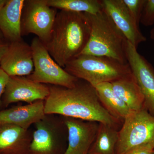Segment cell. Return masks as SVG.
Segmentation results:
<instances>
[{
  "label": "cell",
  "instance_id": "cell-6",
  "mask_svg": "<svg viewBox=\"0 0 154 154\" xmlns=\"http://www.w3.org/2000/svg\"><path fill=\"white\" fill-rule=\"evenodd\" d=\"M154 143V116L145 108L132 111L124 119L115 154H125L136 147Z\"/></svg>",
  "mask_w": 154,
  "mask_h": 154
},
{
  "label": "cell",
  "instance_id": "cell-3",
  "mask_svg": "<svg viewBox=\"0 0 154 154\" xmlns=\"http://www.w3.org/2000/svg\"><path fill=\"white\" fill-rule=\"evenodd\" d=\"M87 14L91 22V33L81 54L104 57L128 63L127 40L110 17L103 10L95 15Z\"/></svg>",
  "mask_w": 154,
  "mask_h": 154
},
{
  "label": "cell",
  "instance_id": "cell-1",
  "mask_svg": "<svg viewBox=\"0 0 154 154\" xmlns=\"http://www.w3.org/2000/svg\"><path fill=\"white\" fill-rule=\"evenodd\" d=\"M48 86L49 95L44 101L45 114L95 122L117 128L122 122L106 110L95 88L85 81L79 79L72 88Z\"/></svg>",
  "mask_w": 154,
  "mask_h": 154
},
{
  "label": "cell",
  "instance_id": "cell-21",
  "mask_svg": "<svg viewBox=\"0 0 154 154\" xmlns=\"http://www.w3.org/2000/svg\"><path fill=\"white\" fill-rule=\"evenodd\" d=\"M146 0H123L133 19L139 25Z\"/></svg>",
  "mask_w": 154,
  "mask_h": 154
},
{
  "label": "cell",
  "instance_id": "cell-5",
  "mask_svg": "<svg viewBox=\"0 0 154 154\" xmlns=\"http://www.w3.org/2000/svg\"><path fill=\"white\" fill-rule=\"evenodd\" d=\"M28 154H63L67 145V129L63 117L45 114L35 124Z\"/></svg>",
  "mask_w": 154,
  "mask_h": 154
},
{
  "label": "cell",
  "instance_id": "cell-14",
  "mask_svg": "<svg viewBox=\"0 0 154 154\" xmlns=\"http://www.w3.org/2000/svg\"><path fill=\"white\" fill-rule=\"evenodd\" d=\"M44 101L38 100L31 104L17 105L0 110V124H11L29 129L44 117Z\"/></svg>",
  "mask_w": 154,
  "mask_h": 154
},
{
  "label": "cell",
  "instance_id": "cell-12",
  "mask_svg": "<svg viewBox=\"0 0 154 154\" xmlns=\"http://www.w3.org/2000/svg\"><path fill=\"white\" fill-rule=\"evenodd\" d=\"M101 2L103 11L131 44L137 48L139 45L146 40L123 0H101Z\"/></svg>",
  "mask_w": 154,
  "mask_h": 154
},
{
  "label": "cell",
  "instance_id": "cell-18",
  "mask_svg": "<svg viewBox=\"0 0 154 154\" xmlns=\"http://www.w3.org/2000/svg\"><path fill=\"white\" fill-rule=\"evenodd\" d=\"M94 88L102 105L115 118L123 122L132 112L114 93L111 83H102Z\"/></svg>",
  "mask_w": 154,
  "mask_h": 154
},
{
  "label": "cell",
  "instance_id": "cell-25",
  "mask_svg": "<svg viewBox=\"0 0 154 154\" xmlns=\"http://www.w3.org/2000/svg\"><path fill=\"white\" fill-rule=\"evenodd\" d=\"M9 44L10 43L6 40L0 41V64L3 57L8 48Z\"/></svg>",
  "mask_w": 154,
  "mask_h": 154
},
{
  "label": "cell",
  "instance_id": "cell-29",
  "mask_svg": "<svg viewBox=\"0 0 154 154\" xmlns=\"http://www.w3.org/2000/svg\"><path fill=\"white\" fill-rule=\"evenodd\" d=\"M153 154H154V152H153Z\"/></svg>",
  "mask_w": 154,
  "mask_h": 154
},
{
  "label": "cell",
  "instance_id": "cell-27",
  "mask_svg": "<svg viewBox=\"0 0 154 154\" xmlns=\"http://www.w3.org/2000/svg\"><path fill=\"white\" fill-rule=\"evenodd\" d=\"M150 37L154 41V26L153 28L152 29L151 31Z\"/></svg>",
  "mask_w": 154,
  "mask_h": 154
},
{
  "label": "cell",
  "instance_id": "cell-7",
  "mask_svg": "<svg viewBox=\"0 0 154 154\" xmlns=\"http://www.w3.org/2000/svg\"><path fill=\"white\" fill-rule=\"evenodd\" d=\"M30 45L33 51L34 69L28 78L45 85L67 88L75 85L79 79L69 74L57 63L37 37L33 38Z\"/></svg>",
  "mask_w": 154,
  "mask_h": 154
},
{
  "label": "cell",
  "instance_id": "cell-4",
  "mask_svg": "<svg viewBox=\"0 0 154 154\" xmlns=\"http://www.w3.org/2000/svg\"><path fill=\"white\" fill-rule=\"evenodd\" d=\"M64 69L69 74L93 87L111 83L131 72L128 63L104 57L80 54L66 64Z\"/></svg>",
  "mask_w": 154,
  "mask_h": 154
},
{
  "label": "cell",
  "instance_id": "cell-20",
  "mask_svg": "<svg viewBox=\"0 0 154 154\" xmlns=\"http://www.w3.org/2000/svg\"><path fill=\"white\" fill-rule=\"evenodd\" d=\"M48 6L62 11L95 15L102 11L101 0H47Z\"/></svg>",
  "mask_w": 154,
  "mask_h": 154
},
{
  "label": "cell",
  "instance_id": "cell-2",
  "mask_svg": "<svg viewBox=\"0 0 154 154\" xmlns=\"http://www.w3.org/2000/svg\"><path fill=\"white\" fill-rule=\"evenodd\" d=\"M91 25L86 13L60 10L47 43L50 54L61 67L82 52L88 43Z\"/></svg>",
  "mask_w": 154,
  "mask_h": 154
},
{
  "label": "cell",
  "instance_id": "cell-10",
  "mask_svg": "<svg viewBox=\"0 0 154 154\" xmlns=\"http://www.w3.org/2000/svg\"><path fill=\"white\" fill-rule=\"evenodd\" d=\"M126 56L128 63L144 98V108L154 116V69L137 48L127 41Z\"/></svg>",
  "mask_w": 154,
  "mask_h": 154
},
{
  "label": "cell",
  "instance_id": "cell-26",
  "mask_svg": "<svg viewBox=\"0 0 154 154\" xmlns=\"http://www.w3.org/2000/svg\"><path fill=\"white\" fill-rule=\"evenodd\" d=\"M8 0H0V11L4 8L7 4Z\"/></svg>",
  "mask_w": 154,
  "mask_h": 154
},
{
  "label": "cell",
  "instance_id": "cell-9",
  "mask_svg": "<svg viewBox=\"0 0 154 154\" xmlns=\"http://www.w3.org/2000/svg\"><path fill=\"white\" fill-rule=\"evenodd\" d=\"M49 86L30 79L27 76H9L2 97L3 109L18 102L31 104L45 100L49 96Z\"/></svg>",
  "mask_w": 154,
  "mask_h": 154
},
{
  "label": "cell",
  "instance_id": "cell-24",
  "mask_svg": "<svg viewBox=\"0 0 154 154\" xmlns=\"http://www.w3.org/2000/svg\"><path fill=\"white\" fill-rule=\"evenodd\" d=\"M9 79V76L0 68V110H2V97L5 92L6 85L8 83Z\"/></svg>",
  "mask_w": 154,
  "mask_h": 154
},
{
  "label": "cell",
  "instance_id": "cell-11",
  "mask_svg": "<svg viewBox=\"0 0 154 154\" xmlns=\"http://www.w3.org/2000/svg\"><path fill=\"white\" fill-rule=\"evenodd\" d=\"M63 117L68 132L67 146L63 154H89L96 138L99 123Z\"/></svg>",
  "mask_w": 154,
  "mask_h": 154
},
{
  "label": "cell",
  "instance_id": "cell-28",
  "mask_svg": "<svg viewBox=\"0 0 154 154\" xmlns=\"http://www.w3.org/2000/svg\"><path fill=\"white\" fill-rule=\"evenodd\" d=\"M5 40L4 38V36H3L2 33V31L0 30V41H2V40Z\"/></svg>",
  "mask_w": 154,
  "mask_h": 154
},
{
  "label": "cell",
  "instance_id": "cell-15",
  "mask_svg": "<svg viewBox=\"0 0 154 154\" xmlns=\"http://www.w3.org/2000/svg\"><path fill=\"white\" fill-rule=\"evenodd\" d=\"M33 133L11 124H0V154H28Z\"/></svg>",
  "mask_w": 154,
  "mask_h": 154
},
{
  "label": "cell",
  "instance_id": "cell-16",
  "mask_svg": "<svg viewBox=\"0 0 154 154\" xmlns=\"http://www.w3.org/2000/svg\"><path fill=\"white\" fill-rule=\"evenodd\" d=\"M25 0H8L0 11V30L9 43L22 39L21 24Z\"/></svg>",
  "mask_w": 154,
  "mask_h": 154
},
{
  "label": "cell",
  "instance_id": "cell-17",
  "mask_svg": "<svg viewBox=\"0 0 154 154\" xmlns=\"http://www.w3.org/2000/svg\"><path fill=\"white\" fill-rule=\"evenodd\" d=\"M114 93L132 111L144 108V98L132 72L111 82Z\"/></svg>",
  "mask_w": 154,
  "mask_h": 154
},
{
  "label": "cell",
  "instance_id": "cell-8",
  "mask_svg": "<svg viewBox=\"0 0 154 154\" xmlns=\"http://www.w3.org/2000/svg\"><path fill=\"white\" fill-rule=\"evenodd\" d=\"M57 9L50 7L47 0H25L22 9V36L34 34L45 44L49 40Z\"/></svg>",
  "mask_w": 154,
  "mask_h": 154
},
{
  "label": "cell",
  "instance_id": "cell-22",
  "mask_svg": "<svg viewBox=\"0 0 154 154\" xmlns=\"http://www.w3.org/2000/svg\"><path fill=\"white\" fill-rule=\"evenodd\" d=\"M140 22L145 26L154 25V0L146 1Z\"/></svg>",
  "mask_w": 154,
  "mask_h": 154
},
{
  "label": "cell",
  "instance_id": "cell-23",
  "mask_svg": "<svg viewBox=\"0 0 154 154\" xmlns=\"http://www.w3.org/2000/svg\"><path fill=\"white\" fill-rule=\"evenodd\" d=\"M154 151V143L136 147L125 154H153Z\"/></svg>",
  "mask_w": 154,
  "mask_h": 154
},
{
  "label": "cell",
  "instance_id": "cell-19",
  "mask_svg": "<svg viewBox=\"0 0 154 154\" xmlns=\"http://www.w3.org/2000/svg\"><path fill=\"white\" fill-rule=\"evenodd\" d=\"M119 131L114 127L99 123L96 138L89 154H115Z\"/></svg>",
  "mask_w": 154,
  "mask_h": 154
},
{
  "label": "cell",
  "instance_id": "cell-13",
  "mask_svg": "<svg viewBox=\"0 0 154 154\" xmlns=\"http://www.w3.org/2000/svg\"><path fill=\"white\" fill-rule=\"evenodd\" d=\"M0 68L9 76H28L33 72L31 45L22 39L11 42L0 64Z\"/></svg>",
  "mask_w": 154,
  "mask_h": 154
}]
</instances>
